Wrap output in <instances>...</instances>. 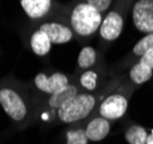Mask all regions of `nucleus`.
Returning a JSON list of instances; mask_svg holds the SVG:
<instances>
[{
  "label": "nucleus",
  "instance_id": "obj_21",
  "mask_svg": "<svg viewBox=\"0 0 153 144\" xmlns=\"http://www.w3.org/2000/svg\"><path fill=\"white\" fill-rule=\"evenodd\" d=\"M146 144H153V128L149 133V136H147V140H146Z\"/></svg>",
  "mask_w": 153,
  "mask_h": 144
},
{
  "label": "nucleus",
  "instance_id": "obj_1",
  "mask_svg": "<svg viewBox=\"0 0 153 144\" xmlns=\"http://www.w3.org/2000/svg\"><path fill=\"white\" fill-rule=\"evenodd\" d=\"M0 105L17 128H24L33 118L32 100L19 85L5 83L0 87Z\"/></svg>",
  "mask_w": 153,
  "mask_h": 144
},
{
  "label": "nucleus",
  "instance_id": "obj_14",
  "mask_svg": "<svg viewBox=\"0 0 153 144\" xmlns=\"http://www.w3.org/2000/svg\"><path fill=\"white\" fill-rule=\"evenodd\" d=\"M97 62H98V52L96 51V48L92 46L82 47L77 58V69L79 70V73L97 67Z\"/></svg>",
  "mask_w": 153,
  "mask_h": 144
},
{
  "label": "nucleus",
  "instance_id": "obj_20",
  "mask_svg": "<svg viewBox=\"0 0 153 144\" xmlns=\"http://www.w3.org/2000/svg\"><path fill=\"white\" fill-rule=\"evenodd\" d=\"M139 62H143L147 67L153 69V48L150 50L149 52H146L143 57H140L139 58Z\"/></svg>",
  "mask_w": 153,
  "mask_h": 144
},
{
  "label": "nucleus",
  "instance_id": "obj_11",
  "mask_svg": "<svg viewBox=\"0 0 153 144\" xmlns=\"http://www.w3.org/2000/svg\"><path fill=\"white\" fill-rule=\"evenodd\" d=\"M111 122L109 120L100 116L98 114H92L91 118L86 120L84 125L85 134L91 142H100L106 138L111 131Z\"/></svg>",
  "mask_w": 153,
  "mask_h": 144
},
{
  "label": "nucleus",
  "instance_id": "obj_10",
  "mask_svg": "<svg viewBox=\"0 0 153 144\" xmlns=\"http://www.w3.org/2000/svg\"><path fill=\"white\" fill-rule=\"evenodd\" d=\"M21 7L30 20L39 21L48 17L53 12V0H20Z\"/></svg>",
  "mask_w": 153,
  "mask_h": 144
},
{
  "label": "nucleus",
  "instance_id": "obj_3",
  "mask_svg": "<svg viewBox=\"0 0 153 144\" xmlns=\"http://www.w3.org/2000/svg\"><path fill=\"white\" fill-rule=\"evenodd\" d=\"M102 14L85 2H79L71 8L68 15V25L74 35L79 38H90L99 31Z\"/></svg>",
  "mask_w": 153,
  "mask_h": 144
},
{
  "label": "nucleus",
  "instance_id": "obj_8",
  "mask_svg": "<svg viewBox=\"0 0 153 144\" xmlns=\"http://www.w3.org/2000/svg\"><path fill=\"white\" fill-rule=\"evenodd\" d=\"M124 19L119 10H111L102 19L99 29V36L104 43H112L122 34Z\"/></svg>",
  "mask_w": 153,
  "mask_h": 144
},
{
  "label": "nucleus",
  "instance_id": "obj_6",
  "mask_svg": "<svg viewBox=\"0 0 153 144\" xmlns=\"http://www.w3.org/2000/svg\"><path fill=\"white\" fill-rule=\"evenodd\" d=\"M71 83L70 76L61 72H55L51 75L39 73L33 78L35 88L44 95H54Z\"/></svg>",
  "mask_w": 153,
  "mask_h": 144
},
{
  "label": "nucleus",
  "instance_id": "obj_18",
  "mask_svg": "<svg viewBox=\"0 0 153 144\" xmlns=\"http://www.w3.org/2000/svg\"><path fill=\"white\" fill-rule=\"evenodd\" d=\"M153 48V34H147L146 36L139 39L137 43L135 44L132 48V53L138 58L143 57L146 52Z\"/></svg>",
  "mask_w": 153,
  "mask_h": 144
},
{
  "label": "nucleus",
  "instance_id": "obj_17",
  "mask_svg": "<svg viewBox=\"0 0 153 144\" xmlns=\"http://www.w3.org/2000/svg\"><path fill=\"white\" fill-rule=\"evenodd\" d=\"M149 131L140 125H132L127 128L124 138L128 144H146Z\"/></svg>",
  "mask_w": 153,
  "mask_h": 144
},
{
  "label": "nucleus",
  "instance_id": "obj_12",
  "mask_svg": "<svg viewBox=\"0 0 153 144\" xmlns=\"http://www.w3.org/2000/svg\"><path fill=\"white\" fill-rule=\"evenodd\" d=\"M100 70L98 67L88 69L85 72L79 73V76L77 78V84L82 91L85 92H96L99 87L100 80Z\"/></svg>",
  "mask_w": 153,
  "mask_h": 144
},
{
  "label": "nucleus",
  "instance_id": "obj_9",
  "mask_svg": "<svg viewBox=\"0 0 153 144\" xmlns=\"http://www.w3.org/2000/svg\"><path fill=\"white\" fill-rule=\"evenodd\" d=\"M39 30L45 32L47 37L50 38L51 43L55 45L67 44L73 38L74 32L68 23L61 22V21H45L42 22L38 27Z\"/></svg>",
  "mask_w": 153,
  "mask_h": 144
},
{
  "label": "nucleus",
  "instance_id": "obj_2",
  "mask_svg": "<svg viewBox=\"0 0 153 144\" xmlns=\"http://www.w3.org/2000/svg\"><path fill=\"white\" fill-rule=\"evenodd\" d=\"M106 96V91L101 93L81 91L76 96L68 99L55 113V120L61 123L74 125L86 121L94 114L99 103Z\"/></svg>",
  "mask_w": 153,
  "mask_h": 144
},
{
  "label": "nucleus",
  "instance_id": "obj_19",
  "mask_svg": "<svg viewBox=\"0 0 153 144\" xmlns=\"http://www.w3.org/2000/svg\"><path fill=\"white\" fill-rule=\"evenodd\" d=\"M83 2L90 5L92 7H94L98 12H100V13L102 14V13H104L105 10H107L108 7L111 6L112 0H84Z\"/></svg>",
  "mask_w": 153,
  "mask_h": 144
},
{
  "label": "nucleus",
  "instance_id": "obj_16",
  "mask_svg": "<svg viewBox=\"0 0 153 144\" xmlns=\"http://www.w3.org/2000/svg\"><path fill=\"white\" fill-rule=\"evenodd\" d=\"M89 138L85 134L84 126L82 122L74 123L73 127L66 131V144H89Z\"/></svg>",
  "mask_w": 153,
  "mask_h": 144
},
{
  "label": "nucleus",
  "instance_id": "obj_5",
  "mask_svg": "<svg viewBox=\"0 0 153 144\" xmlns=\"http://www.w3.org/2000/svg\"><path fill=\"white\" fill-rule=\"evenodd\" d=\"M81 88L77 83H70L66 88H63L59 92L50 95L45 100H43L40 104L35 107V111L37 110L40 118H44L45 121H55V113L60 107L71 97L76 96L78 92H81ZM35 113V112H33Z\"/></svg>",
  "mask_w": 153,
  "mask_h": 144
},
{
  "label": "nucleus",
  "instance_id": "obj_7",
  "mask_svg": "<svg viewBox=\"0 0 153 144\" xmlns=\"http://www.w3.org/2000/svg\"><path fill=\"white\" fill-rule=\"evenodd\" d=\"M135 28L144 34H153V0H137L132 7Z\"/></svg>",
  "mask_w": 153,
  "mask_h": 144
},
{
  "label": "nucleus",
  "instance_id": "obj_4",
  "mask_svg": "<svg viewBox=\"0 0 153 144\" xmlns=\"http://www.w3.org/2000/svg\"><path fill=\"white\" fill-rule=\"evenodd\" d=\"M129 91L126 85L116 88L113 92L106 95L99 103L94 114L107 119L109 121H115L124 116L129 105Z\"/></svg>",
  "mask_w": 153,
  "mask_h": 144
},
{
  "label": "nucleus",
  "instance_id": "obj_15",
  "mask_svg": "<svg viewBox=\"0 0 153 144\" xmlns=\"http://www.w3.org/2000/svg\"><path fill=\"white\" fill-rule=\"evenodd\" d=\"M153 76V69L147 67L143 62L135 63L131 69L129 70V78L134 84L140 85V84L146 83L147 81H150Z\"/></svg>",
  "mask_w": 153,
  "mask_h": 144
},
{
  "label": "nucleus",
  "instance_id": "obj_13",
  "mask_svg": "<svg viewBox=\"0 0 153 144\" xmlns=\"http://www.w3.org/2000/svg\"><path fill=\"white\" fill-rule=\"evenodd\" d=\"M30 47L37 57H46L51 51L52 43L45 32L37 29L31 34Z\"/></svg>",
  "mask_w": 153,
  "mask_h": 144
}]
</instances>
